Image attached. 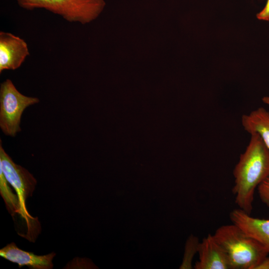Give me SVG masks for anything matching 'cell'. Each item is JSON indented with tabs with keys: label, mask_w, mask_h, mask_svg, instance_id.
I'll return each instance as SVG.
<instances>
[{
	"label": "cell",
	"mask_w": 269,
	"mask_h": 269,
	"mask_svg": "<svg viewBox=\"0 0 269 269\" xmlns=\"http://www.w3.org/2000/svg\"><path fill=\"white\" fill-rule=\"evenodd\" d=\"M249 142L233 170L232 192L239 208L250 214L255 190L269 177V149L257 133L250 134Z\"/></svg>",
	"instance_id": "1"
},
{
	"label": "cell",
	"mask_w": 269,
	"mask_h": 269,
	"mask_svg": "<svg viewBox=\"0 0 269 269\" xmlns=\"http://www.w3.org/2000/svg\"><path fill=\"white\" fill-rule=\"evenodd\" d=\"M225 251L230 269H255L269 252L236 224L223 225L213 234Z\"/></svg>",
	"instance_id": "2"
},
{
	"label": "cell",
	"mask_w": 269,
	"mask_h": 269,
	"mask_svg": "<svg viewBox=\"0 0 269 269\" xmlns=\"http://www.w3.org/2000/svg\"><path fill=\"white\" fill-rule=\"evenodd\" d=\"M0 168L16 193L19 204L18 214L25 221L27 230L25 237L32 241L40 232V226L37 218L32 217L28 213L26 201L28 197L32 196L36 180L27 170L13 161L2 147L1 140Z\"/></svg>",
	"instance_id": "3"
},
{
	"label": "cell",
	"mask_w": 269,
	"mask_h": 269,
	"mask_svg": "<svg viewBox=\"0 0 269 269\" xmlns=\"http://www.w3.org/2000/svg\"><path fill=\"white\" fill-rule=\"evenodd\" d=\"M21 8L32 10L44 9L70 22L86 24L103 10L104 0H16Z\"/></svg>",
	"instance_id": "4"
},
{
	"label": "cell",
	"mask_w": 269,
	"mask_h": 269,
	"mask_svg": "<svg viewBox=\"0 0 269 269\" xmlns=\"http://www.w3.org/2000/svg\"><path fill=\"white\" fill-rule=\"evenodd\" d=\"M37 98L26 96L20 93L10 79L0 84V127L7 135L14 136L20 132L21 117L28 106L37 104Z\"/></svg>",
	"instance_id": "5"
},
{
	"label": "cell",
	"mask_w": 269,
	"mask_h": 269,
	"mask_svg": "<svg viewBox=\"0 0 269 269\" xmlns=\"http://www.w3.org/2000/svg\"><path fill=\"white\" fill-rule=\"evenodd\" d=\"M30 55L28 45L22 38L11 33L0 32V73L14 70L21 66Z\"/></svg>",
	"instance_id": "6"
},
{
	"label": "cell",
	"mask_w": 269,
	"mask_h": 269,
	"mask_svg": "<svg viewBox=\"0 0 269 269\" xmlns=\"http://www.w3.org/2000/svg\"><path fill=\"white\" fill-rule=\"evenodd\" d=\"M199 261L195 269H230L228 257L213 235L209 234L200 242Z\"/></svg>",
	"instance_id": "7"
},
{
	"label": "cell",
	"mask_w": 269,
	"mask_h": 269,
	"mask_svg": "<svg viewBox=\"0 0 269 269\" xmlns=\"http://www.w3.org/2000/svg\"><path fill=\"white\" fill-rule=\"evenodd\" d=\"M230 218L233 223L261 243L269 252V219L253 217L239 208L231 212Z\"/></svg>",
	"instance_id": "8"
},
{
	"label": "cell",
	"mask_w": 269,
	"mask_h": 269,
	"mask_svg": "<svg viewBox=\"0 0 269 269\" xmlns=\"http://www.w3.org/2000/svg\"><path fill=\"white\" fill-rule=\"evenodd\" d=\"M55 255L54 252L45 255H36L20 249L14 243L8 244L0 250V257L18 264L19 268L26 266L34 269H52V260Z\"/></svg>",
	"instance_id": "9"
},
{
	"label": "cell",
	"mask_w": 269,
	"mask_h": 269,
	"mask_svg": "<svg viewBox=\"0 0 269 269\" xmlns=\"http://www.w3.org/2000/svg\"><path fill=\"white\" fill-rule=\"evenodd\" d=\"M242 126L249 134L257 133L269 149V112L259 107L249 114L242 115Z\"/></svg>",
	"instance_id": "10"
},
{
	"label": "cell",
	"mask_w": 269,
	"mask_h": 269,
	"mask_svg": "<svg viewBox=\"0 0 269 269\" xmlns=\"http://www.w3.org/2000/svg\"><path fill=\"white\" fill-rule=\"evenodd\" d=\"M3 171L0 168V193L5 204L6 208L13 217L19 211V204L17 194H14L8 185Z\"/></svg>",
	"instance_id": "11"
},
{
	"label": "cell",
	"mask_w": 269,
	"mask_h": 269,
	"mask_svg": "<svg viewBox=\"0 0 269 269\" xmlns=\"http://www.w3.org/2000/svg\"><path fill=\"white\" fill-rule=\"evenodd\" d=\"M200 242L198 238L193 235H190L186 240L184 256L180 269H191L192 263L194 256L198 253Z\"/></svg>",
	"instance_id": "12"
},
{
	"label": "cell",
	"mask_w": 269,
	"mask_h": 269,
	"mask_svg": "<svg viewBox=\"0 0 269 269\" xmlns=\"http://www.w3.org/2000/svg\"><path fill=\"white\" fill-rule=\"evenodd\" d=\"M257 190L262 201L269 206V177L259 185Z\"/></svg>",
	"instance_id": "13"
},
{
	"label": "cell",
	"mask_w": 269,
	"mask_h": 269,
	"mask_svg": "<svg viewBox=\"0 0 269 269\" xmlns=\"http://www.w3.org/2000/svg\"><path fill=\"white\" fill-rule=\"evenodd\" d=\"M257 17L259 20L269 21V0H267L264 8L257 13Z\"/></svg>",
	"instance_id": "14"
},
{
	"label": "cell",
	"mask_w": 269,
	"mask_h": 269,
	"mask_svg": "<svg viewBox=\"0 0 269 269\" xmlns=\"http://www.w3.org/2000/svg\"><path fill=\"white\" fill-rule=\"evenodd\" d=\"M255 269H269V257H265L256 267Z\"/></svg>",
	"instance_id": "15"
},
{
	"label": "cell",
	"mask_w": 269,
	"mask_h": 269,
	"mask_svg": "<svg viewBox=\"0 0 269 269\" xmlns=\"http://www.w3.org/2000/svg\"><path fill=\"white\" fill-rule=\"evenodd\" d=\"M263 102L269 106V96H265L262 98Z\"/></svg>",
	"instance_id": "16"
}]
</instances>
